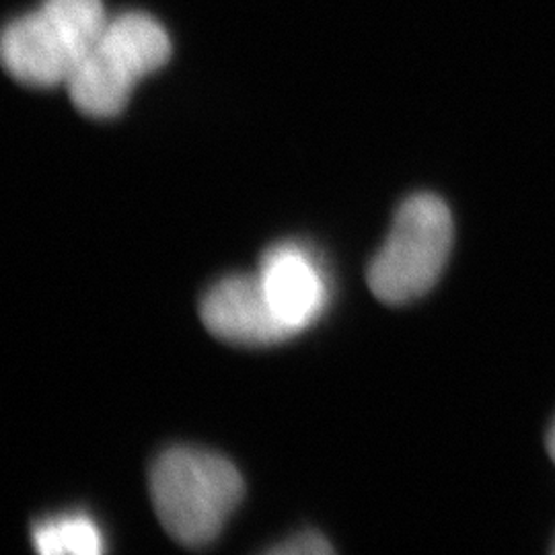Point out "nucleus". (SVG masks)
<instances>
[{
  "label": "nucleus",
  "instance_id": "1",
  "mask_svg": "<svg viewBox=\"0 0 555 555\" xmlns=\"http://www.w3.org/2000/svg\"><path fill=\"white\" fill-rule=\"evenodd\" d=\"M237 467L217 453L173 447L151 469V496L163 529L185 547L217 541L243 500Z\"/></svg>",
  "mask_w": 555,
  "mask_h": 555
},
{
  "label": "nucleus",
  "instance_id": "2",
  "mask_svg": "<svg viewBox=\"0 0 555 555\" xmlns=\"http://www.w3.org/2000/svg\"><path fill=\"white\" fill-rule=\"evenodd\" d=\"M107 21L103 0H43L7 25L0 43L4 68L29 87L68 85Z\"/></svg>",
  "mask_w": 555,
  "mask_h": 555
},
{
  "label": "nucleus",
  "instance_id": "3",
  "mask_svg": "<svg viewBox=\"0 0 555 555\" xmlns=\"http://www.w3.org/2000/svg\"><path fill=\"white\" fill-rule=\"evenodd\" d=\"M171 59V40L159 21L124 13L107 21L93 50L82 60L68 93L80 114L91 118L119 116L134 87Z\"/></svg>",
  "mask_w": 555,
  "mask_h": 555
},
{
  "label": "nucleus",
  "instance_id": "4",
  "mask_svg": "<svg viewBox=\"0 0 555 555\" xmlns=\"http://www.w3.org/2000/svg\"><path fill=\"white\" fill-rule=\"evenodd\" d=\"M455 237L444 199L416 194L397 210L389 237L369 266V286L387 305L424 297L442 274Z\"/></svg>",
  "mask_w": 555,
  "mask_h": 555
},
{
  "label": "nucleus",
  "instance_id": "5",
  "mask_svg": "<svg viewBox=\"0 0 555 555\" xmlns=\"http://www.w3.org/2000/svg\"><path fill=\"white\" fill-rule=\"evenodd\" d=\"M258 276L274 315L293 336L311 327L327 309L325 272L300 243H280L268 249Z\"/></svg>",
  "mask_w": 555,
  "mask_h": 555
},
{
  "label": "nucleus",
  "instance_id": "6",
  "mask_svg": "<svg viewBox=\"0 0 555 555\" xmlns=\"http://www.w3.org/2000/svg\"><path fill=\"white\" fill-rule=\"evenodd\" d=\"M199 315L212 336L238 346H272L293 334L274 315L258 274L219 280L199 305Z\"/></svg>",
  "mask_w": 555,
  "mask_h": 555
},
{
  "label": "nucleus",
  "instance_id": "7",
  "mask_svg": "<svg viewBox=\"0 0 555 555\" xmlns=\"http://www.w3.org/2000/svg\"><path fill=\"white\" fill-rule=\"evenodd\" d=\"M34 543L43 555H98L103 552L100 527L80 513L52 516L36 525Z\"/></svg>",
  "mask_w": 555,
  "mask_h": 555
},
{
  "label": "nucleus",
  "instance_id": "8",
  "mask_svg": "<svg viewBox=\"0 0 555 555\" xmlns=\"http://www.w3.org/2000/svg\"><path fill=\"white\" fill-rule=\"evenodd\" d=\"M274 555H327L334 554V547L318 531H305L298 535L291 537L288 541L280 543L270 550Z\"/></svg>",
  "mask_w": 555,
  "mask_h": 555
},
{
  "label": "nucleus",
  "instance_id": "9",
  "mask_svg": "<svg viewBox=\"0 0 555 555\" xmlns=\"http://www.w3.org/2000/svg\"><path fill=\"white\" fill-rule=\"evenodd\" d=\"M547 449H550V455L555 461V424L554 428H552V433H550V438H547Z\"/></svg>",
  "mask_w": 555,
  "mask_h": 555
}]
</instances>
